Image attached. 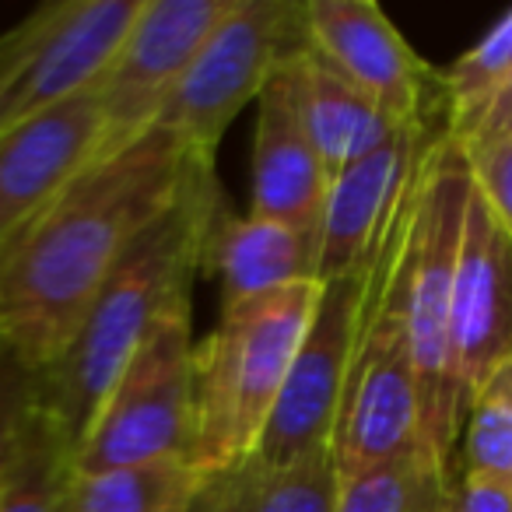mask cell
<instances>
[{
	"label": "cell",
	"mask_w": 512,
	"mask_h": 512,
	"mask_svg": "<svg viewBox=\"0 0 512 512\" xmlns=\"http://www.w3.org/2000/svg\"><path fill=\"white\" fill-rule=\"evenodd\" d=\"M211 158L151 127L85 169L39 218L0 246V341L32 372L71 348L95 295L130 246Z\"/></svg>",
	"instance_id": "6da1fadb"
},
{
	"label": "cell",
	"mask_w": 512,
	"mask_h": 512,
	"mask_svg": "<svg viewBox=\"0 0 512 512\" xmlns=\"http://www.w3.org/2000/svg\"><path fill=\"white\" fill-rule=\"evenodd\" d=\"M221 197L225 193L214 176V162H204L176 204L123 253L81 320L71 348L50 372H43L46 397L78 446L116 376L148 341L155 323L179 299L193 295L207 221Z\"/></svg>",
	"instance_id": "7a4b0ae2"
},
{
	"label": "cell",
	"mask_w": 512,
	"mask_h": 512,
	"mask_svg": "<svg viewBox=\"0 0 512 512\" xmlns=\"http://www.w3.org/2000/svg\"><path fill=\"white\" fill-rule=\"evenodd\" d=\"M320 295L323 281H306L221 306L193 358V439L186 460L197 474L232 467L260 446Z\"/></svg>",
	"instance_id": "3957f363"
},
{
	"label": "cell",
	"mask_w": 512,
	"mask_h": 512,
	"mask_svg": "<svg viewBox=\"0 0 512 512\" xmlns=\"http://www.w3.org/2000/svg\"><path fill=\"white\" fill-rule=\"evenodd\" d=\"M418 176L365 274L355 355H351L334 439L341 474L379 467L421 449L418 376H414L411 327H407V242H411Z\"/></svg>",
	"instance_id": "277c9868"
},
{
	"label": "cell",
	"mask_w": 512,
	"mask_h": 512,
	"mask_svg": "<svg viewBox=\"0 0 512 512\" xmlns=\"http://www.w3.org/2000/svg\"><path fill=\"white\" fill-rule=\"evenodd\" d=\"M470 186L467 155L446 134L421 165L407 242V327L418 376L421 449L453 474L467 418L453 379V281Z\"/></svg>",
	"instance_id": "5b68a950"
},
{
	"label": "cell",
	"mask_w": 512,
	"mask_h": 512,
	"mask_svg": "<svg viewBox=\"0 0 512 512\" xmlns=\"http://www.w3.org/2000/svg\"><path fill=\"white\" fill-rule=\"evenodd\" d=\"M306 46V4L235 0L162 106L155 127H165L193 155L214 162L235 116L260 99L278 67Z\"/></svg>",
	"instance_id": "8992f818"
},
{
	"label": "cell",
	"mask_w": 512,
	"mask_h": 512,
	"mask_svg": "<svg viewBox=\"0 0 512 512\" xmlns=\"http://www.w3.org/2000/svg\"><path fill=\"white\" fill-rule=\"evenodd\" d=\"M193 295L179 299L116 376L78 446L81 474L190 456Z\"/></svg>",
	"instance_id": "52a82bcc"
},
{
	"label": "cell",
	"mask_w": 512,
	"mask_h": 512,
	"mask_svg": "<svg viewBox=\"0 0 512 512\" xmlns=\"http://www.w3.org/2000/svg\"><path fill=\"white\" fill-rule=\"evenodd\" d=\"M144 0H57L25 18V46L0 81V134L95 92Z\"/></svg>",
	"instance_id": "ba28073f"
},
{
	"label": "cell",
	"mask_w": 512,
	"mask_h": 512,
	"mask_svg": "<svg viewBox=\"0 0 512 512\" xmlns=\"http://www.w3.org/2000/svg\"><path fill=\"white\" fill-rule=\"evenodd\" d=\"M365 274L369 271L323 281L320 306L253 456L267 463H292L334 449L344 386L355 355L358 316H362Z\"/></svg>",
	"instance_id": "9c48e42d"
},
{
	"label": "cell",
	"mask_w": 512,
	"mask_h": 512,
	"mask_svg": "<svg viewBox=\"0 0 512 512\" xmlns=\"http://www.w3.org/2000/svg\"><path fill=\"white\" fill-rule=\"evenodd\" d=\"M232 4L235 0H144L95 88L106 116L109 155L155 127L162 106Z\"/></svg>",
	"instance_id": "30bf717a"
},
{
	"label": "cell",
	"mask_w": 512,
	"mask_h": 512,
	"mask_svg": "<svg viewBox=\"0 0 512 512\" xmlns=\"http://www.w3.org/2000/svg\"><path fill=\"white\" fill-rule=\"evenodd\" d=\"M449 134L446 106L330 179L320 218V281L369 271L428 151Z\"/></svg>",
	"instance_id": "8fae6325"
},
{
	"label": "cell",
	"mask_w": 512,
	"mask_h": 512,
	"mask_svg": "<svg viewBox=\"0 0 512 512\" xmlns=\"http://www.w3.org/2000/svg\"><path fill=\"white\" fill-rule=\"evenodd\" d=\"M309 50L397 120L414 123L442 109L439 71L414 53L376 0H306Z\"/></svg>",
	"instance_id": "7c38bea8"
},
{
	"label": "cell",
	"mask_w": 512,
	"mask_h": 512,
	"mask_svg": "<svg viewBox=\"0 0 512 512\" xmlns=\"http://www.w3.org/2000/svg\"><path fill=\"white\" fill-rule=\"evenodd\" d=\"M109 155L99 95L53 106L0 134V246Z\"/></svg>",
	"instance_id": "4fadbf2b"
},
{
	"label": "cell",
	"mask_w": 512,
	"mask_h": 512,
	"mask_svg": "<svg viewBox=\"0 0 512 512\" xmlns=\"http://www.w3.org/2000/svg\"><path fill=\"white\" fill-rule=\"evenodd\" d=\"M474 183V179H470ZM512 355V239L470 186L453 281V379L463 411Z\"/></svg>",
	"instance_id": "5bb4252c"
},
{
	"label": "cell",
	"mask_w": 512,
	"mask_h": 512,
	"mask_svg": "<svg viewBox=\"0 0 512 512\" xmlns=\"http://www.w3.org/2000/svg\"><path fill=\"white\" fill-rule=\"evenodd\" d=\"M302 53L285 60L278 74L267 81L264 95L256 99L249 211L260 218L288 221V225L320 232L330 172L313 141V130H309L306 92H302Z\"/></svg>",
	"instance_id": "9a60e30c"
},
{
	"label": "cell",
	"mask_w": 512,
	"mask_h": 512,
	"mask_svg": "<svg viewBox=\"0 0 512 512\" xmlns=\"http://www.w3.org/2000/svg\"><path fill=\"white\" fill-rule=\"evenodd\" d=\"M200 274L218 278L221 306L320 281V232L253 211L235 214L221 197L200 246Z\"/></svg>",
	"instance_id": "2e32d148"
},
{
	"label": "cell",
	"mask_w": 512,
	"mask_h": 512,
	"mask_svg": "<svg viewBox=\"0 0 512 512\" xmlns=\"http://www.w3.org/2000/svg\"><path fill=\"white\" fill-rule=\"evenodd\" d=\"M337 491L334 449L292 463L246 456L225 470L197 474L190 512H337Z\"/></svg>",
	"instance_id": "e0dca14e"
},
{
	"label": "cell",
	"mask_w": 512,
	"mask_h": 512,
	"mask_svg": "<svg viewBox=\"0 0 512 512\" xmlns=\"http://www.w3.org/2000/svg\"><path fill=\"white\" fill-rule=\"evenodd\" d=\"M302 92H306L309 130L330 179L372 151L386 148L407 127L404 120L386 113L372 95L341 78L313 50L302 53Z\"/></svg>",
	"instance_id": "ac0fdd59"
},
{
	"label": "cell",
	"mask_w": 512,
	"mask_h": 512,
	"mask_svg": "<svg viewBox=\"0 0 512 512\" xmlns=\"http://www.w3.org/2000/svg\"><path fill=\"white\" fill-rule=\"evenodd\" d=\"M74 477H78V442L50 404L46 386H39L11 442L8 467L0 481V512H67Z\"/></svg>",
	"instance_id": "d6986e66"
},
{
	"label": "cell",
	"mask_w": 512,
	"mask_h": 512,
	"mask_svg": "<svg viewBox=\"0 0 512 512\" xmlns=\"http://www.w3.org/2000/svg\"><path fill=\"white\" fill-rule=\"evenodd\" d=\"M193 491L197 470L183 456L99 474L78 470L67 512H190Z\"/></svg>",
	"instance_id": "ffe728a7"
},
{
	"label": "cell",
	"mask_w": 512,
	"mask_h": 512,
	"mask_svg": "<svg viewBox=\"0 0 512 512\" xmlns=\"http://www.w3.org/2000/svg\"><path fill=\"white\" fill-rule=\"evenodd\" d=\"M453 484V470L414 449L400 460L341 474L337 512H449Z\"/></svg>",
	"instance_id": "44dd1931"
},
{
	"label": "cell",
	"mask_w": 512,
	"mask_h": 512,
	"mask_svg": "<svg viewBox=\"0 0 512 512\" xmlns=\"http://www.w3.org/2000/svg\"><path fill=\"white\" fill-rule=\"evenodd\" d=\"M512 74V8L498 22L488 25L470 50H463L446 71H439L442 102L449 116V137L463 141L481 120L488 102Z\"/></svg>",
	"instance_id": "7402d4cb"
},
{
	"label": "cell",
	"mask_w": 512,
	"mask_h": 512,
	"mask_svg": "<svg viewBox=\"0 0 512 512\" xmlns=\"http://www.w3.org/2000/svg\"><path fill=\"white\" fill-rule=\"evenodd\" d=\"M456 474L512 481V355L491 369L463 418Z\"/></svg>",
	"instance_id": "603a6c76"
},
{
	"label": "cell",
	"mask_w": 512,
	"mask_h": 512,
	"mask_svg": "<svg viewBox=\"0 0 512 512\" xmlns=\"http://www.w3.org/2000/svg\"><path fill=\"white\" fill-rule=\"evenodd\" d=\"M463 155H467L474 190L512 239V137L481 144V148H463Z\"/></svg>",
	"instance_id": "cb8c5ba5"
},
{
	"label": "cell",
	"mask_w": 512,
	"mask_h": 512,
	"mask_svg": "<svg viewBox=\"0 0 512 512\" xmlns=\"http://www.w3.org/2000/svg\"><path fill=\"white\" fill-rule=\"evenodd\" d=\"M43 386V372H32L22 365L8 348L0 351V481H4V467H8L11 442H15L18 421H22L25 407Z\"/></svg>",
	"instance_id": "d4e9b609"
},
{
	"label": "cell",
	"mask_w": 512,
	"mask_h": 512,
	"mask_svg": "<svg viewBox=\"0 0 512 512\" xmlns=\"http://www.w3.org/2000/svg\"><path fill=\"white\" fill-rule=\"evenodd\" d=\"M453 512H512V481L456 474Z\"/></svg>",
	"instance_id": "484cf974"
},
{
	"label": "cell",
	"mask_w": 512,
	"mask_h": 512,
	"mask_svg": "<svg viewBox=\"0 0 512 512\" xmlns=\"http://www.w3.org/2000/svg\"><path fill=\"white\" fill-rule=\"evenodd\" d=\"M502 137H512V74L498 95L488 102V109L481 113V120L474 123L463 141H456L460 148H481V144H491V141H502Z\"/></svg>",
	"instance_id": "4316f807"
},
{
	"label": "cell",
	"mask_w": 512,
	"mask_h": 512,
	"mask_svg": "<svg viewBox=\"0 0 512 512\" xmlns=\"http://www.w3.org/2000/svg\"><path fill=\"white\" fill-rule=\"evenodd\" d=\"M22 46H25V22H18L15 29H8L4 36H0V81L8 78V71L15 67Z\"/></svg>",
	"instance_id": "83f0119b"
},
{
	"label": "cell",
	"mask_w": 512,
	"mask_h": 512,
	"mask_svg": "<svg viewBox=\"0 0 512 512\" xmlns=\"http://www.w3.org/2000/svg\"><path fill=\"white\" fill-rule=\"evenodd\" d=\"M453 488H456V484H453ZM449 512H453V505H449Z\"/></svg>",
	"instance_id": "f1b7e54d"
},
{
	"label": "cell",
	"mask_w": 512,
	"mask_h": 512,
	"mask_svg": "<svg viewBox=\"0 0 512 512\" xmlns=\"http://www.w3.org/2000/svg\"><path fill=\"white\" fill-rule=\"evenodd\" d=\"M0 351H4V341H0Z\"/></svg>",
	"instance_id": "f546056e"
}]
</instances>
